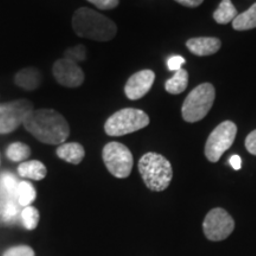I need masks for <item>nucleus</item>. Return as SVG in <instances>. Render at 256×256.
Returning <instances> with one entry per match:
<instances>
[{"instance_id": "nucleus-15", "label": "nucleus", "mask_w": 256, "mask_h": 256, "mask_svg": "<svg viewBox=\"0 0 256 256\" xmlns=\"http://www.w3.org/2000/svg\"><path fill=\"white\" fill-rule=\"evenodd\" d=\"M18 174L20 177L32 179V180H43L46 177L48 170L43 162L38 160H32L19 165Z\"/></svg>"}, {"instance_id": "nucleus-30", "label": "nucleus", "mask_w": 256, "mask_h": 256, "mask_svg": "<svg viewBox=\"0 0 256 256\" xmlns=\"http://www.w3.org/2000/svg\"><path fill=\"white\" fill-rule=\"evenodd\" d=\"M230 165H232V168L236 170V171L241 170V168H242L241 158H240L238 156H232V158H230Z\"/></svg>"}, {"instance_id": "nucleus-10", "label": "nucleus", "mask_w": 256, "mask_h": 256, "mask_svg": "<svg viewBox=\"0 0 256 256\" xmlns=\"http://www.w3.org/2000/svg\"><path fill=\"white\" fill-rule=\"evenodd\" d=\"M54 78L63 87L78 88L84 82V72L78 63L68 58L57 60L52 68Z\"/></svg>"}, {"instance_id": "nucleus-16", "label": "nucleus", "mask_w": 256, "mask_h": 256, "mask_svg": "<svg viewBox=\"0 0 256 256\" xmlns=\"http://www.w3.org/2000/svg\"><path fill=\"white\" fill-rule=\"evenodd\" d=\"M238 10H236L235 6L232 5V0H222L218 8H217L215 14H214V19H215L216 23H218L220 25H226L235 20V18L238 17Z\"/></svg>"}, {"instance_id": "nucleus-17", "label": "nucleus", "mask_w": 256, "mask_h": 256, "mask_svg": "<svg viewBox=\"0 0 256 256\" xmlns=\"http://www.w3.org/2000/svg\"><path fill=\"white\" fill-rule=\"evenodd\" d=\"M188 86V72L186 70L182 68L178 72H176L174 76L170 78L165 84V89L168 94L178 95L186 90Z\"/></svg>"}, {"instance_id": "nucleus-12", "label": "nucleus", "mask_w": 256, "mask_h": 256, "mask_svg": "<svg viewBox=\"0 0 256 256\" xmlns=\"http://www.w3.org/2000/svg\"><path fill=\"white\" fill-rule=\"evenodd\" d=\"M188 49L194 55L204 57L215 55L222 46V42L215 37H200L188 40Z\"/></svg>"}, {"instance_id": "nucleus-25", "label": "nucleus", "mask_w": 256, "mask_h": 256, "mask_svg": "<svg viewBox=\"0 0 256 256\" xmlns=\"http://www.w3.org/2000/svg\"><path fill=\"white\" fill-rule=\"evenodd\" d=\"M4 256H34V252L28 246H19V247L8 249V252H5Z\"/></svg>"}, {"instance_id": "nucleus-11", "label": "nucleus", "mask_w": 256, "mask_h": 256, "mask_svg": "<svg viewBox=\"0 0 256 256\" xmlns=\"http://www.w3.org/2000/svg\"><path fill=\"white\" fill-rule=\"evenodd\" d=\"M156 81V74L152 70H142L134 74L124 86V92L130 100L136 101L142 98L151 90Z\"/></svg>"}, {"instance_id": "nucleus-24", "label": "nucleus", "mask_w": 256, "mask_h": 256, "mask_svg": "<svg viewBox=\"0 0 256 256\" xmlns=\"http://www.w3.org/2000/svg\"><path fill=\"white\" fill-rule=\"evenodd\" d=\"M86 52H87V50H86V48L82 46L72 48V49H69L66 52V58L72 60V62H75V63L82 62V60H84L86 58H87V54Z\"/></svg>"}, {"instance_id": "nucleus-22", "label": "nucleus", "mask_w": 256, "mask_h": 256, "mask_svg": "<svg viewBox=\"0 0 256 256\" xmlns=\"http://www.w3.org/2000/svg\"><path fill=\"white\" fill-rule=\"evenodd\" d=\"M24 226L28 230H34L40 223V211L34 206H26L22 212Z\"/></svg>"}, {"instance_id": "nucleus-3", "label": "nucleus", "mask_w": 256, "mask_h": 256, "mask_svg": "<svg viewBox=\"0 0 256 256\" xmlns=\"http://www.w3.org/2000/svg\"><path fill=\"white\" fill-rule=\"evenodd\" d=\"M139 172L151 191L162 192L171 184L174 170L171 162L158 153H146L139 162Z\"/></svg>"}, {"instance_id": "nucleus-26", "label": "nucleus", "mask_w": 256, "mask_h": 256, "mask_svg": "<svg viewBox=\"0 0 256 256\" xmlns=\"http://www.w3.org/2000/svg\"><path fill=\"white\" fill-rule=\"evenodd\" d=\"M88 2L95 5L98 8L107 11V10L116 8L119 6L120 0H88Z\"/></svg>"}, {"instance_id": "nucleus-7", "label": "nucleus", "mask_w": 256, "mask_h": 256, "mask_svg": "<svg viewBox=\"0 0 256 256\" xmlns=\"http://www.w3.org/2000/svg\"><path fill=\"white\" fill-rule=\"evenodd\" d=\"M238 136V126L232 121H224L218 124L209 136L206 145V156L211 162H217L222 158Z\"/></svg>"}, {"instance_id": "nucleus-8", "label": "nucleus", "mask_w": 256, "mask_h": 256, "mask_svg": "<svg viewBox=\"0 0 256 256\" xmlns=\"http://www.w3.org/2000/svg\"><path fill=\"white\" fill-rule=\"evenodd\" d=\"M235 230V220L228 211L216 208L209 211L203 222V232L209 241L220 242L232 235Z\"/></svg>"}, {"instance_id": "nucleus-1", "label": "nucleus", "mask_w": 256, "mask_h": 256, "mask_svg": "<svg viewBox=\"0 0 256 256\" xmlns=\"http://www.w3.org/2000/svg\"><path fill=\"white\" fill-rule=\"evenodd\" d=\"M24 127L38 142L46 145H62L70 136L68 121L54 110H34L24 121Z\"/></svg>"}, {"instance_id": "nucleus-28", "label": "nucleus", "mask_w": 256, "mask_h": 256, "mask_svg": "<svg viewBox=\"0 0 256 256\" xmlns=\"http://www.w3.org/2000/svg\"><path fill=\"white\" fill-rule=\"evenodd\" d=\"M246 148L252 156H256V130L249 134L246 139Z\"/></svg>"}, {"instance_id": "nucleus-4", "label": "nucleus", "mask_w": 256, "mask_h": 256, "mask_svg": "<svg viewBox=\"0 0 256 256\" xmlns=\"http://www.w3.org/2000/svg\"><path fill=\"white\" fill-rule=\"evenodd\" d=\"M216 98V90L211 83H203L192 90L185 98L182 115L186 122L194 124L209 114Z\"/></svg>"}, {"instance_id": "nucleus-20", "label": "nucleus", "mask_w": 256, "mask_h": 256, "mask_svg": "<svg viewBox=\"0 0 256 256\" xmlns=\"http://www.w3.org/2000/svg\"><path fill=\"white\" fill-rule=\"evenodd\" d=\"M6 156L12 162H23V160H26L31 156V150L30 147L23 142H14L8 146Z\"/></svg>"}, {"instance_id": "nucleus-21", "label": "nucleus", "mask_w": 256, "mask_h": 256, "mask_svg": "<svg viewBox=\"0 0 256 256\" xmlns=\"http://www.w3.org/2000/svg\"><path fill=\"white\" fill-rule=\"evenodd\" d=\"M18 182L11 174H4L0 178V188L6 194V200H14L17 198Z\"/></svg>"}, {"instance_id": "nucleus-9", "label": "nucleus", "mask_w": 256, "mask_h": 256, "mask_svg": "<svg viewBox=\"0 0 256 256\" xmlns=\"http://www.w3.org/2000/svg\"><path fill=\"white\" fill-rule=\"evenodd\" d=\"M34 110L28 100H17L0 104V134H8L24 124V121Z\"/></svg>"}, {"instance_id": "nucleus-6", "label": "nucleus", "mask_w": 256, "mask_h": 256, "mask_svg": "<svg viewBox=\"0 0 256 256\" xmlns=\"http://www.w3.org/2000/svg\"><path fill=\"white\" fill-rule=\"evenodd\" d=\"M106 168L115 178L124 179L132 174L134 159L130 148L120 142H110L102 151Z\"/></svg>"}, {"instance_id": "nucleus-2", "label": "nucleus", "mask_w": 256, "mask_h": 256, "mask_svg": "<svg viewBox=\"0 0 256 256\" xmlns=\"http://www.w3.org/2000/svg\"><path fill=\"white\" fill-rule=\"evenodd\" d=\"M72 28L78 37L95 42H110L118 34L116 24L88 8H78L72 17Z\"/></svg>"}, {"instance_id": "nucleus-13", "label": "nucleus", "mask_w": 256, "mask_h": 256, "mask_svg": "<svg viewBox=\"0 0 256 256\" xmlns=\"http://www.w3.org/2000/svg\"><path fill=\"white\" fill-rule=\"evenodd\" d=\"M42 81H43L42 72L34 68H26L20 70L14 78L16 84L28 92L36 90V89L40 88Z\"/></svg>"}, {"instance_id": "nucleus-29", "label": "nucleus", "mask_w": 256, "mask_h": 256, "mask_svg": "<svg viewBox=\"0 0 256 256\" xmlns=\"http://www.w3.org/2000/svg\"><path fill=\"white\" fill-rule=\"evenodd\" d=\"M176 2H177L178 4L185 6V8H194L203 4L204 0H176Z\"/></svg>"}, {"instance_id": "nucleus-23", "label": "nucleus", "mask_w": 256, "mask_h": 256, "mask_svg": "<svg viewBox=\"0 0 256 256\" xmlns=\"http://www.w3.org/2000/svg\"><path fill=\"white\" fill-rule=\"evenodd\" d=\"M19 209L14 200H6L0 209V215L5 222H14L17 218Z\"/></svg>"}, {"instance_id": "nucleus-19", "label": "nucleus", "mask_w": 256, "mask_h": 256, "mask_svg": "<svg viewBox=\"0 0 256 256\" xmlns=\"http://www.w3.org/2000/svg\"><path fill=\"white\" fill-rule=\"evenodd\" d=\"M36 190L32 186L31 183L28 182H22L18 185V192H17V200L20 206H30L31 203H34L36 200Z\"/></svg>"}, {"instance_id": "nucleus-5", "label": "nucleus", "mask_w": 256, "mask_h": 256, "mask_svg": "<svg viewBox=\"0 0 256 256\" xmlns=\"http://www.w3.org/2000/svg\"><path fill=\"white\" fill-rule=\"evenodd\" d=\"M150 124V118L145 112L136 108H126L112 115L104 124L110 136H124L136 133Z\"/></svg>"}, {"instance_id": "nucleus-18", "label": "nucleus", "mask_w": 256, "mask_h": 256, "mask_svg": "<svg viewBox=\"0 0 256 256\" xmlns=\"http://www.w3.org/2000/svg\"><path fill=\"white\" fill-rule=\"evenodd\" d=\"M232 28L236 31H248L256 28V4L246 12L238 14L232 22Z\"/></svg>"}, {"instance_id": "nucleus-14", "label": "nucleus", "mask_w": 256, "mask_h": 256, "mask_svg": "<svg viewBox=\"0 0 256 256\" xmlns=\"http://www.w3.org/2000/svg\"><path fill=\"white\" fill-rule=\"evenodd\" d=\"M57 156L64 162H70L72 165H78L84 159L86 151L83 146L78 142L62 144L57 148Z\"/></svg>"}, {"instance_id": "nucleus-27", "label": "nucleus", "mask_w": 256, "mask_h": 256, "mask_svg": "<svg viewBox=\"0 0 256 256\" xmlns=\"http://www.w3.org/2000/svg\"><path fill=\"white\" fill-rule=\"evenodd\" d=\"M185 64V58L182 56H174L172 58L168 60V69L172 70V72H178V70L182 69Z\"/></svg>"}]
</instances>
